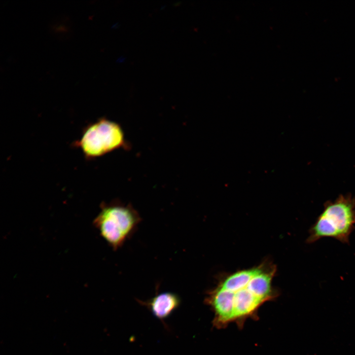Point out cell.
Returning a JSON list of instances; mask_svg holds the SVG:
<instances>
[{
    "instance_id": "obj_1",
    "label": "cell",
    "mask_w": 355,
    "mask_h": 355,
    "mask_svg": "<svg viewBox=\"0 0 355 355\" xmlns=\"http://www.w3.org/2000/svg\"><path fill=\"white\" fill-rule=\"evenodd\" d=\"M276 272L275 265L266 261L221 279L205 300L214 313V324L241 323L253 316L262 304L276 295L272 286Z\"/></svg>"
},
{
    "instance_id": "obj_2",
    "label": "cell",
    "mask_w": 355,
    "mask_h": 355,
    "mask_svg": "<svg viewBox=\"0 0 355 355\" xmlns=\"http://www.w3.org/2000/svg\"><path fill=\"white\" fill-rule=\"evenodd\" d=\"M355 229V198L350 194L340 195L324 204L323 211L309 230L306 242L312 244L323 238H331L349 244Z\"/></svg>"
},
{
    "instance_id": "obj_3",
    "label": "cell",
    "mask_w": 355,
    "mask_h": 355,
    "mask_svg": "<svg viewBox=\"0 0 355 355\" xmlns=\"http://www.w3.org/2000/svg\"><path fill=\"white\" fill-rule=\"evenodd\" d=\"M141 221L139 213L130 204L113 200L101 203L93 223L103 239L116 250L133 235Z\"/></svg>"
},
{
    "instance_id": "obj_4",
    "label": "cell",
    "mask_w": 355,
    "mask_h": 355,
    "mask_svg": "<svg viewBox=\"0 0 355 355\" xmlns=\"http://www.w3.org/2000/svg\"><path fill=\"white\" fill-rule=\"evenodd\" d=\"M72 145L79 148L84 157L90 160L115 150L130 147L121 126L105 117L100 118L85 126L80 138Z\"/></svg>"
},
{
    "instance_id": "obj_5",
    "label": "cell",
    "mask_w": 355,
    "mask_h": 355,
    "mask_svg": "<svg viewBox=\"0 0 355 355\" xmlns=\"http://www.w3.org/2000/svg\"><path fill=\"white\" fill-rule=\"evenodd\" d=\"M138 301L142 305L146 306L157 319L164 320L179 307L181 299L175 293L163 292L157 293L146 301Z\"/></svg>"
}]
</instances>
